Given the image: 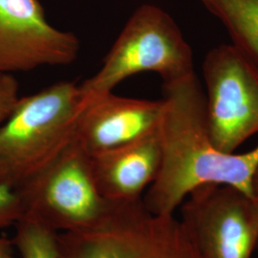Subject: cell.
<instances>
[{"mask_svg": "<svg viewBox=\"0 0 258 258\" xmlns=\"http://www.w3.org/2000/svg\"><path fill=\"white\" fill-rule=\"evenodd\" d=\"M227 30L231 46L258 76V0H200Z\"/></svg>", "mask_w": 258, "mask_h": 258, "instance_id": "8fae6325", "label": "cell"}, {"mask_svg": "<svg viewBox=\"0 0 258 258\" xmlns=\"http://www.w3.org/2000/svg\"><path fill=\"white\" fill-rule=\"evenodd\" d=\"M83 103L74 82L20 98L0 125V184L15 189L58 156L76 138Z\"/></svg>", "mask_w": 258, "mask_h": 258, "instance_id": "7a4b0ae2", "label": "cell"}, {"mask_svg": "<svg viewBox=\"0 0 258 258\" xmlns=\"http://www.w3.org/2000/svg\"><path fill=\"white\" fill-rule=\"evenodd\" d=\"M0 258H19L12 240L0 237Z\"/></svg>", "mask_w": 258, "mask_h": 258, "instance_id": "9a60e30c", "label": "cell"}, {"mask_svg": "<svg viewBox=\"0 0 258 258\" xmlns=\"http://www.w3.org/2000/svg\"><path fill=\"white\" fill-rule=\"evenodd\" d=\"M194 65L191 47L175 20L165 10L145 4L130 16L99 71L80 86L83 97H96L147 72L166 84L194 73Z\"/></svg>", "mask_w": 258, "mask_h": 258, "instance_id": "3957f363", "label": "cell"}, {"mask_svg": "<svg viewBox=\"0 0 258 258\" xmlns=\"http://www.w3.org/2000/svg\"><path fill=\"white\" fill-rule=\"evenodd\" d=\"M163 101L117 96L113 92L85 98L76 140L90 155L126 145L155 130Z\"/></svg>", "mask_w": 258, "mask_h": 258, "instance_id": "9c48e42d", "label": "cell"}, {"mask_svg": "<svg viewBox=\"0 0 258 258\" xmlns=\"http://www.w3.org/2000/svg\"><path fill=\"white\" fill-rule=\"evenodd\" d=\"M157 128L126 145L91 156L95 182L110 205L143 200L154 182L162 158Z\"/></svg>", "mask_w": 258, "mask_h": 258, "instance_id": "30bf717a", "label": "cell"}, {"mask_svg": "<svg viewBox=\"0 0 258 258\" xmlns=\"http://www.w3.org/2000/svg\"><path fill=\"white\" fill-rule=\"evenodd\" d=\"M19 97V84L14 75L0 72V125L16 108Z\"/></svg>", "mask_w": 258, "mask_h": 258, "instance_id": "5bb4252c", "label": "cell"}, {"mask_svg": "<svg viewBox=\"0 0 258 258\" xmlns=\"http://www.w3.org/2000/svg\"><path fill=\"white\" fill-rule=\"evenodd\" d=\"M203 76L212 143L223 152L233 153L258 134V76L231 44L208 52Z\"/></svg>", "mask_w": 258, "mask_h": 258, "instance_id": "52a82bcc", "label": "cell"}, {"mask_svg": "<svg viewBox=\"0 0 258 258\" xmlns=\"http://www.w3.org/2000/svg\"><path fill=\"white\" fill-rule=\"evenodd\" d=\"M80 51L79 37L52 25L39 0H0V72L68 66Z\"/></svg>", "mask_w": 258, "mask_h": 258, "instance_id": "ba28073f", "label": "cell"}, {"mask_svg": "<svg viewBox=\"0 0 258 258\" xmlns=\"http://www.w3.org/2000/svg\"><path fill=\"white\" fill-rule=\"evenodd\" d=\"M164 88L158 124L161 166L143 196L148 212L174 215L188 194L204 184H227L251 196L258 146L245 153L215 148L210 136L206 97L195 72Z\"/></svg>", "mask_w": 258, "mask_h": 258, "instance_id": "6da1fadb", "label": "cell"}, {"mask_svg": "<svg viewBox=\"0 0 258 258\" xmlns=\"http://www.w3.org/2000/svg\"><path fill=\"white\" fill-rule=\"evenodd\" d=\"M59 258H203L174 215H156L143 200L113 205L89 229L57 234Z\"/></svg>", "mask_w": 258, "mask_h": 258, "instance_id": "277c9868", "label": "cell"}, {"mask_svg": "<svg viewBox=\"0 0 258 258\" xmlns=\"http://www.w3.org/2000/svg\"><path fill=\"white\" fill-rule=\"evenodd\" d=\"M23 215V208L15 189L0 184V230L15 226Z\"/></svg>", "mask_w": 258, "mask_h": 258, "instance_id": "4fadbf2b", "label": "cell"}, {"mask_svg": "<svg viewBox=\"0 0 258 258\" xmlns=\"http://www.w3.org/2000/svg\"><path fill=\"white\" fill-rule=\"evenodd\" d=\"M15 191L23 216L35 218L57 233L89 229L112 208L96 184L91 156L76 138Z\"/></svg>", "mask_w": 258, "mask_h": 258, "instance_id": "5b68a950", "label": "cell"}, {"mask_svg": "<svg viewBox=\"0 0 258 258\" xmlns=\"http://www.w3.org/2000/svg\"><path fill=\"white\" fill-rule=\"evenodd\" d=\"M184 230L203 258H250L258 244V203L227 184H204L180 206Z\"/></svg>", "mask_w": 258, "mask_h": 258, "instance_id": "8992f818", "label": "cell"}, {"mask_svg": "<svg viewBox=\"0 0 258 258\" xmlns=\"http://www.w3.org/2000/svg\"><path fill=\"white\" fill-rule=\"evenodd\" d=\"M14 227L12 241L19 258H59L56 231L29 216H23Z\"/></svg>", "mask_w": 258, "mask_h": 258, "instance_id": "7c38bea8", "label": "cell"}, {"mask_svg": "<svg viewBox=\"0 0 258 258\" xmlns=\"http://www.w3.org/2000/svg\"><path fill=\"white\" fill-rule=\"evenodd\" d=\"M251 197L258 203V165L251 179Z\"/></svg>", "mask_w": 258, "mask_h": 258, "instance_id": "2e32d148", "label": "cell"}]
</instances>
